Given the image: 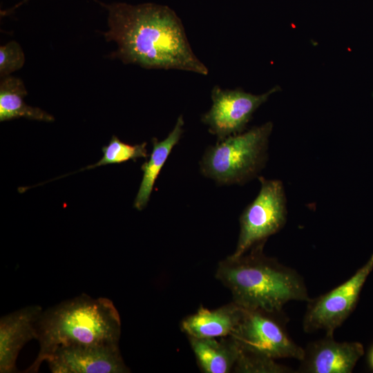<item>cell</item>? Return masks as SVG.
Segmentation results:
<instances>
[{"label": "cell", "mask_w": 373, "mask_h": 373, "mask_svg": "<svg viewBox=\"0 0 373 373\" xmlns=\"http://www.w3.org/2000/svg\"><path fill=\"white\" fill-rule=\"evenodd\" d=\"M260 189L255 199L242 212L236 249L231 254L240 256L255 245L280 231L287 222V198L279 180L258 177Z\"/></svg>", "instance_id": "obj_5"}, {"label": "cell", "mask_w": 373, "mask_h": 373, "mask_svg": "<svg viewBox=\"0 0 373 373\" xmlns=\"http://www.w3.org/2000/svg\"><path fill=\"white\" fill-rule=\"evenodd\" d=\"M201 371L204 373H229L233 370L239 345L231 337H188Z\"/></svg>", "instance_id": "obj_14"}, {"label": "cell", "mask_w": 373, "mask_h": 373, "mask_svg": "<svg viewBox=\"0 0 373 373\" xmlns=\"http://www.w3.org/2000/svg\"><path fill=\"white\" fill-rule=\"evenodd\" d=\"M25 56L19 44L12 41L0 47V75L6 77L19 70L24 64Z\"/></svg>", "instance_id": "obj_18"}, {"label": "cell", "mask_w": 373, "mask_h": 373, "mask_svg": "<svg viewBox=\"0 0 373 373\" xmlns=\"http://www.w3.org/2000/svg\"><path fill=\"white\" fill-rule=\"evenodd\" d=\"M53 373H128L118 344L71 345L57 348L46 360Z\"/></svg>", "instance_id": "obj_9"}, {"label": "cell", "mask_w": 373, "mask_h": 373, "mask_svg": "<svg viewBox=\"0 0 373 373\" xmlns=\"http://www.w3.org/2000/svg\"><path fill=\"white\" fill-rule=\"evenodd\" d=\"M266 241L244 254L221 260L216 278L231 291L233 300L245 309L283 311L289 301L310 298L303 278L295 269L264 254Z\"/></svg>", "instance_id": "obj_2"}, {"label": "cell", "mask_w": 373, "mask_h": 373, "mask_svg": "<svg viewBox=\"0 0 373 373\" xmlns=\"http://www.w3.org/2000/svg\"><path fill=\"white\" fill-rule=\"evenodd\" d=\"M27 90L23 82L17 77L7 76L0 84V121H8L19 117L52 122L54 117L37 107L26 104L23 100Z\"/></svg>", "instance_id": "obj_15"}, {"label": "cell", "mask_w": 373, "mask_h": 373, "mask_svg": "<svg viewBox=\"0 0 373 373\" xmlns=\"http://www.w3.org/2000/svg\"><path fill=\"white\" fill-rule=\"evenodd\" d=\"M104 6L108 25L104 37L117 44L114 58L147 69L209 73L193 51L180 18L170 7L123 2Z\"/></svg>", "instance_id": "obj_1"}, {"label": "cell", "mask_w": 373, "mask_h": 373, "mask_svg": "<svg viewBox=\"0 0 373 373\" xmlns=\"http://www.w3.org/2000/svg\"><path fill=\"white\" fill-rule=\"evenodd\" d=\"M239 354L233 372L238 373H289L293 370L273 358L245 350Z\"/></svg>", "instance_id": "obj_17"}, {"label": "cell", "mask_w": 373, "mask_h": 373, "mask_svg": "<svg viewBox=\"0 0 373 373\" xmlns=\"http://www.w3.org/2000/svg\"><path fill=\"white\" fill-rule=\"evenodd\" d=\"M272 129L267 122L209 146L200 162L202 175L218 185H243L258 177L268 160Z\"/></svg>", "instance_id": "obj_4"}, {"label": "cell", "mask_w": 373, "mask_h": 373, "mask_svg": "<svg viewBox=\"0 0 373 373\" xmlns=\"http://www.w3.org/2000/svg\"><path fill=\"white\" fill-rule=\"evenodd\" d=\"M367 362L369 368L373 371V345L369 349L367 355Z\"/></svg>", "instance_id": "obj_19"}, {"label": "cell", "mask_w": 373, "mask_h": 373, "mask_svg": "<svg viewBox=\"0 0 373 373\" xmlns=\"http://www.w3.org/2000/svg\"><path fill=\"white\" fill-rule=\"evenodd\" d=\"M36 332L39 351L24 372H37L41 364L59 347L118 344L121 320L110 299L82 294L43 311Z\"/></svg>", "instance_id": "obj_3"}, {"label": "cell", "mask_w": 373, "mask_h": 373, "mask_svg": "<svg viewBox=\"0 0 373 373\" xmlns=\"http://www.w3.org/2000/svg\"><path fill=\"white\" fill-rule=\"evenodd\" d=\"M287 318L283 311L245 309L242 318L231 334L240 348L274 360L300 361L304 348L289 335Z\"/></svg>", "instance_id": "obj_6"}, {"label": "cell", "mask_w": 373, "mask_h": 373, "mask_svg": "<svg viewBox=\"0 0 373 373\" xmlns=\"http://www.w3.org/2000/svg\"><path fill=\"white\" fill-rule=\"evenodd\" d=\"M244 312L233 301L214 309L200 306L195 313L182 320L181 329L188 337H227L238 325Z\"/></svg>", "instance_id": "obj_12"}, {"label": "cell", "mask_w": 373, "mask_h": 373, "mask_svg": "<svg viewBox=\"0 0 373 373\" xmlns=\"http://www.w3.org/2000/svg\"><path fill=\"white\" fill-rule=\"evenodd\" d=\"M278 90L276 86L263 94L254 95L240 88L222 89L215 86L211 93L212 105L202 115L201 122L217 141L242 133L254 112Z\"/></svg>", "instance_id": "obj_8"}, {"label": "cell", "mask_w": 373, "mask_h": 373, "mask_svg": "<svg viewBox=\"0 0 373 373\" xmlns=\"http://www.w3.org/2000/svg\"><path fill=\"white\" fill-rule=\"evenodd\" d=\"M43 309L30 305L4 315L0 319V372H17L16 361L21 349L37 336L36 323Z\"/></svg>", "instance_id": "obj_11"}, {"label": "cell", "mask_w": 373, "mask_h": 373, "mask_svg": "<svg viewBox=\"0 0 373 373\" xmlns=\"http://www.w3.org/2000/svg\"><path fill=\"white\" fill-rule=\"evenodd\" d=\"M146 142L131 145L122 142L115 135H113L108 144L102 147L103 157L95 164L89 165L78 171L89 170L95 167L112 164H120L128 160L135 162L139 158L149 157ZM73 172L68 175L75 173Z\"/></svg>", "instance_id": "obj_16"}, {"label": "cell", "mask_w": 373, "mask_h": 373, "mask_svg": "<svg viewBox=\"0 0 373 373\" xmlns=\"http://www.w3.org/2000/svg\"><path fill=\"white\" fill-rule=\"evenodd\" d=\"M373 270V254L350 278L315 298L307 301L303 320L306 333L323 330L327 336H334L354 310L363 285Z\"/></svg>", "instance_id": "obj_7"}, {"label": "cell", "mask_w": 373, "mask_h": 373, "mask_svg": "<svg viewBox=\"0 0 373 373\" xmlns=\"http://www.w3.org/2000/svg\"><path fill=\"white\" fill-rule=\"evenodd\" d=\"M364 354L359 342H339L327 336L311 342L304 348L298 372L350 373Z\"/></svg>", "instance_id": "obj_10"}, {"label": "cell", "mask_w": 373, "mask_h": 373, "mask_svg": "<svg viewBox=\"0 0 373 373\" xmlns=\"http://www.w3.org/2000/svg\"><path fill=\"white\" fill-rule=\"evenodd\" d=\"M184 124L183 116L180 115L173 128L164 140L159 141L155 137L152 139L153 150L150 157L141 166L143 176L133 203L137 210L142 211L147 205L162 167L182 135Z\"/></svg>", "instance_id": "obj_13"}]
</instances>
